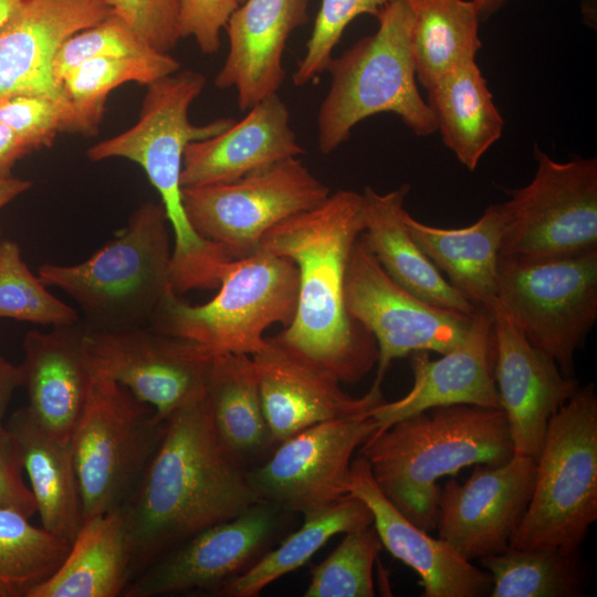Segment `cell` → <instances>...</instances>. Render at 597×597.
I'll use <instances>...</instances> for the list:
<instances>
[{
	"mask_svg": "<svg viewBox=\"0 0 597 597\" xmlns=\"http://www.w3.org/2000/svg\"><path fill=\"white\" fill-rule=\"evenodd\" d=\"M262 500L245 461L220 439L207 391L165 420L157 450L119 507L129 554V583L150 563L197 533Z\"/></svg>",
	"mask_w": 597,
	"mask_h": 597,
	"instance_id": "1",
	"label": "cell"
},
{
	"mask_svg": "<svg viewBox=\"0 0 597 597\" xmlns=\"http://www.w3.org/2000/svg\"><path fill=\"white\" fill-rule=\"evenodd\" d=\"M365 227L363 193L337 190L274 226L259 248L286 256L298 274L294 318L273 338L341 384L358 383L378 360L375 338L345 302L349 256Z\"/></svg>",
	"mask_w": 597,
	"mask_h": 597,
	"instance_id": "2",
	"label": "cell"
},
{
	"mask_svg": "<svg viewBox=\"0 0 597 597\" xmlns=\"http://www.w3.org/2000/svg\"><path fill=\"white\" fill-rule=\"evenodd\" d=\"M513 454L504 411L473 405L413 413L359 447L383 493L427 532L437 525L440 478L473 464L498 465Z\"/></svg>",
	"mask_w": 597,
	"mask_h": 597,
	"instance_id": "3",
	"label": "cell"
},
{
	"mask_svg": "<svg viewBox=\"0 0 597 597\" xmlns=\"http://www.w3.org/2000/svg\"><path fill=\"white\" fill-rule=\"evenodd\" d=\"M205 86V75L188 69L150 83L136 124L93 145L86 153L92 161L125 158L144 169L160 195L172 228L171 277L182 284L207 280L224 256L218 244L192 228L182 205L180 175L186 146L213 137L235 122L219 118L195 125L189 121V107Z\"/></svg>",
	"mask_w": 597,
	"mask_h": 597,
	"instance_id": "4",
	"label": "cell"
},
{
	"mask_svg": "<svg viewBox=\"0 0 597 597\" xmlns=\"http://www.w3.org/2000/svg\"><path fill=\"white\" fill-rule=\"evenodd\" d=\"M168 226L161 203H143L115 238L87 260L70 265L46 263L39 268L38 276L76 302L90 329L149 326L175 293Z\"/></svg>",
	"mask_w": 597,
	"mask_h": 597,
	"instance_id": "5",
	"label": "cell"
},
{
	"mask_svg": "<svg viewBox=\"0 0 597 597\" xmlns=\"http://www.w3.org/2000/svg\"><path fill=\"white\" fill-rule=\"evenodd\" d=\"M378 29L332 57L331 86L317 114V145L329 155L353 128L376 114L392 113L417 136L437 132L434 115L421 97L411 55L412 12L394 0L375 15Z\"/></svg>",
	"mask_w": 597,
	"mask_h": 597,
	"instance_id": "6",
	"label": "cell"
},
{
	"mask_svg": "<svg viewBox=\"0 0 597 597\" xmlns=\"http://www.w3.org/2000/svg\"><path fill=\"white\" fill-rule=\"evenodd\" d=\"M597 520V396L580 387L551 417L512 548L578 552Z\"/></svg>",
	"mask_w": 597,
	"mask_h": 597,
	"instance_id": "7",
	"label": "cell"
},
{
	"mask_svg": "<svg viewBox=\"0 0 597 597\" xmlns=\"http://www.w3.org/2000/svg\"><path fill=\"white\" fill-rule=\"evenodd\" d=\"M214 297L189 305L171 293L149 326L197 342L216 354L254 355L266 344L264 332L289 326L295 315L298 274L293 261L259 249L230 261Z\"/></svg>",
	"mask_w": 597,
	"mask_h": 597,
	"instance_id": "8",
	"label": "cell"
},
{
	"mask_svg": "<svg viewBox=\"0 0 597 597\" xmlns=\"http://www.w3.org/2000/svg\"><path fill=\"white\" fill-rule=\"evenodd\" d=\"M164 427L151 406L116 381L93 376L72 434L83 521L117 510L129 499Z\"/></svg>",
	"mask_w": 597,
	"mask_h": 597,
	"instance_id": "9",
	"label": "cell"
},
{
	"mask_svg": "<svg viewBox=\"0 0 597 597\" xmlns=\"http://www.w3.org/2000/svg\"><path fill=\"white\" fill-rule=\"evenodd\" d=\"M499 300L528 342L573 376L575 353L597 321V249L499 259Z\"/></svg>",
	"mask_w": 597,
	"mask_h": 597,
	"instance_id": "10",
	"label": "cell"
},
{
	"mask_svg": "<svg viewBox=\"0 0 597 597\" xmlns=\"http://www.w3.org/2000/svg\"><path fill=\"white\" fill-rule=\"evenodd\" d=\"M532 181L501 203L500 255L538 260L597 249V159L558 163L538 147Z\"/></svg>",
	"mask_w": 597,
	"mask_h": 597,
	"instance_id": "11",
	"label": "cell"
},
{
	"mask_svg": "<svg viewBox=\"0 0 597 597\" xmlns=\"http://www.w3.org/2000/svg\"><path fill=\"white\" fill-rule=\"evenodd\" d=\"M329 195L298 157H291L231 182L182 188V205L192 228L237 260L256 252L274 226Z\"/></svg>",
	"mask_w": 597,
	"mask_h": 597,
	"instance_id": "12",
	"label": "cell"
},
{
	"mask_svg": "<svg viewBox=\"0 0 597 597\" xmlns=\"http://www.w3.org/2000/svg\"><path fill=\"white\" fill-rule=\"evenodd\" d=\"M345 302L349 315L376 341L379 381L396 358L453 349L464 339L475 316L441 308L400 286L360 237L348 261Z\"/></svg>",
	"mask_w": 597,
	"mask_h": 597,
	"instance_id": "13",
	"label": "cell"
},
{
	"mask_svg": "<svg viewBox=\"0 0 597 597\" xmlns=\"http://www.w3.org/2000/svg\"><path fill=\"white\" fill-rule=\"evenodd\" d=\"M85 354L93 376L122 385L161 420L207 391L216 356L197 342L151 326L87 328Z\"/></svg>",
	"mask_w": 597,
	"mask_h": 597,
	"instance_id": "14",
	"label": "cell"
},
{
	"mask_svg": "<svg viewBox=\"0 0 597 597\" xmlns=\"http://www.w3.org/2000/svg\"><path fill=\"white\" fill-rule=\"evenodd\" d=\"M378 429L370 413L323 421L280 442L249 481L285 513L316 514L350 496L353 454Z\"/></svg>",
	"mask_w": 597,
	"mask_h": 597,
	"instance_id": "15",
	"label": "cell"
},
{
	"mask_svg": "<svg viewBox=\"0 0 597 597\" xmlns=\"http://www.w3.org/2000/svg\"><path fill=\"white\" fill-rule=\"evenodd\" d=\"M282 513L276 505L261 501L197 533L145 567L123 596L214 593L263 555L279 531Z\"/></svg>",
	"mask_w": 597,
	"mask_h": 597,
	"instance_id": "16",
	"label": "cell"
},
{
	"mask_svg": "<svg viewBox=\"0 0 597 597\" xmlns=\"http://www.w3.org/2000/svg\"><path fill=\"white\" fill-rule=\"evenodd\" d=\"M536 460L514 453L498 465L475 464L460 484L449 479L440 490L436 528L465 559L506 551L528 506Z\"/></svg>",
	"mask_w": 597,
	"mask_h": 597,
	"instance_id": "17",
	"label": "cell"
},
{
	"mask_svg": "<svg viewBox=\"0 0 597 597\" xmlns=\"http://www.w3.org/2000/svg\"><path fill=\"white\" fill-rule=\"evenodd\" d=\"M494 379L514 453L540 454L551 417L579 383L533 346L498 298L493 310Z\"/></svg>",
	"mask_w": 597,
	"mask_h": 597,
	"instance_id": "18",
	"label": "cell"
},
{
	"mask_svg": "<svg viewBox=\"0 0 597 597\" xmlns=\"http://www.w3.org/2000/svg\"><path fill=\"white\" fill-rule=\"evenodd\" d=\"M251 357L273 442L323 421L368 413L385 401L383 381L375 379L365 395L350 396L334 376L273 337H266L265 346Z\"/></svg>",
	"mask_w": 597,
	"mask_h": 597,
	"instance_id": "19",
	"label": "cell"
},
{
	"mask_svg": "<svg viewBox=\"0 0 597 597\" xmlns=\"http://www.w3.org/2000/svg\"><path fill=\"white\" fill-rule=\"evenodd\" d=\"M112 12L107 0H22L0 25V98L34 94L67 100L52 71L57 49Z\"/></svg>",
	"mask_w": 597,
	"mask_h": 597,
	"instance_id": "20",
	"label": "cell"
},
{
	"mask_svg": "<svg viewBox=\"0 0 597 597\" xmlns=\"http://www.w3.org/2000/svg\"><path fill=\"white\" fill-rule=\"evenodd\" d=\"M413 383L401 398L370 410L384 430L408 416L434 407L473 405L502 409L494 379L492 311L480 310L464 339L436 360L427 352L411 357Z\"/></svg>",
	"mask_w": 597,
	"mask_h": 597,
	"instance_id": "21",
	"label": "cell"
},
{
	"mask_svg": "<svg viewBox=\"0 0 597 597\" xmlns=\"http://www.w3.org/2000/svg\"><path fill=\"white\" fill-rule=\"evenodd\" d=\"M349 494L369 507L383 547L419 575L423 597L490 596V573L409 521L383 493L359 454L352 462Z\"/></svg>",
	"mask_w": 597,
	"mask_h": 597,
	"instance_id": "22",
	"label": "cell"
},
{
	"mask_svg": "<svg viewBox=\"0 0 597 597\" xmlns=\"http://www.w3.org/2000/svg\"><path fill=\"white\" fill-rule=\"evenodd\" d=\"M310 2L244 0L230 17L226 27L229 52L214 85L234 88L242 112L282 86L283 53L291 34L308 22Z\"/></svg>",
	"mask_w": 597,
	"mask_h": 597,
	"instance_id": "23",
	"label": "cell"
},
{
	"mask_svg": "<svg viewBox=\"0 0 597 597\" xmlns=\"http://www.w3.org/2000/svg\"><path fill=\"white\" fill-rule=\"evenodd\" d=\"M305 153L277 93L247 111L222 133L189 143L184 151L182 188L234 181L252 171Z\"/></svg>",
	"mask_w": 597,
	"mask_h": 597,
	"instance_id": "24",
	"label": "cell"
},
{
	"mask_svg": "<svg viewBox=\"0 0 597 597\" xmlns=\"http://www.w3.org/2000/svg\"><path fill=\"white\" fill-rule=\"evenodd\" d=\"M83 322L32 329L23 339L20 365L30 415L52 433L72 438L86 404L93 375L85 354Z\"/></svg>",
	"mask_w": 597,
	"mask_h": 597,
	"instance_id": "25",
	"label": "cell"
},
{
	"mask_svg": "<svg viewBox=\"0 0 597 597\" xmlns=\"http://www.w3.org/2000/svg\"><path fill=\"white\" fill-rule=\"evenodd\" d=\"M409 190V184L386 193L367 186L363 191L366 227L360 239L400 286L430 304L474 316L479 310L441 275L409 233L404 221Z\"/></svg>",
	"mask_w": 597,
	"mask_h": 597,
	"instance_id": "26",
	"label": "cell"
},
{
	"mask_svg": "<svg viewBox=\"0 0 597 597\" xmlns=\"http://www.w3.org/2000/svg\"><path fill=\"white\" fill-rule=\"evenodd\" d=\"M405 224L415 242L443 271L448 282L479 311H492L499 298V259L504 232L501 203L489 206L471 226H428L408 211Z\"/></svg>",
	"mask_w": 597,
	"mask_h": 597,
	"instance_id": "27",
	"label": "cell"
},
{
	"mask_svg": "<svg viewBox=\"0 0 597 597\" xmlns=\"http://www.w3.org/2000/svg\"><path fill=\"white\" fill-rule=\"evenodd\" d=\"M4 426L29 476L42 526L72 544L83 523L72 438L52 433L25 407Z\"/></svg>",
	"mask_w": 597,
	"mask_h": 597,
	"instance_id": "28",
	"label": "cell"
},
{
	"mask_svg": "<svg viewBox=\"0 0 597 597\" xmlns=\"http://www.w3.org/2000/svg\"><path fill=\"white\" fill-rule=\"evenodd\" d=\"M128 584V546L117 509L83 521L59 569L28 597H118Z\"/></svg>",
	"mask_w": 597,
	"mask_h": 597,
	"instance_id": "29",
	"label": "cell"
},
{
	"mask_svg": "<svg viewBox=\"0 0 597 597\" xmlns=\"http://www.w3.org/2000/svg\"><path fill=\"white\" fill-rule=\"evenodd\" d=\"M428 105L444 145L469 170L498 142L504 119L475 61L440 76L428 88Z\"/></svg>",
	"mask_w": 597,
	"mask_h": 597,
	"instance_id": "30",
	"label": "cell"
},
{
	"mask_svg": "<svg viewBox=\"0 0 597 597\" xmlns=\"http://www.w3.org/2000/svg\"><path fill=\"white\" fill-rule=\"evenodd\" d=\"M207 397L220 439L243 461L273 442L250 355L216 354Z\"/></svg>",
	"mask_w": 597,
	"mask_h": 597,
	"instance_id": "31",
	"label": "cell"
},
{
	"mask_svg": "<svg viewBox=\"0 0 597 597\" xmlns=\"http://www.w3.org/2000/svg\"><path fill=\"white\" fill-rule=\"evenodd\" d=\"M412 12L411 55L427 90L443 74L475 61L482 46L476 9L467 0H405Z\"/></svg>",
	"mask_w": 597,
	"mask_h": 597,
	"instance_id": "32",
	"label": "cell"
},
{
	"mask_svg": "<svg viewBox=\"0 0 597 597\" xmlns=\"http://www.w3.org/2000/svg\"><path fill=\"white\" fill-rule=\"evenodd\" d=\"M373 524L369 507L358 498L343 501L304 517L302 526L264 553L243 573L214 593L227 597H254L277 578L302 567L333 536Z\"/></svg>",
	"mask_w": 597,
	"mask_h": 597,
	"instance_id": "33",
	"label": "cell"
},
{
	"mask_svg": "<svg viewBox=\"0 0 597 597\" xmlns=\"http://www.w3.org/2000/svg\"><path fill=\"white\" fill-rule=\"evenodd\" d=\"M480 561L492 578L491 597H578L584 593L578 552L509 547Z\"/></svg>",
	"mask_w": 597,
	"mask_h": 597,
	"instance_id": "34",
	"label": "cell"
},
{
	"mask_svg": "<svg viewBox=\"0 0 597 597\" xmlns=\"http://www.w3.org/2000/svg\"><path fill=\"white\" fill-rule=\"evenodd\" d=\"M70 547L22 513L0 509V597H28L59 569Z\"/></svg>",
	"mask_w": 597,
	"mask_h": 597,
	"instance_id": "35",
	"label": "cell"
},
{
	"mask_svg": "<svg viewBox=\"0 0 597 597\" xmlns=\"http://www.w3.org/2000/svg\"><path fill=\"white\" fill-rule=\"evenodd\" d=\"M180 70L169 53L153 52L142 56H107L88 60L70 70L60 85L93 134L103 118L108 94L116 87L135 82L149 85Z\"/></svg>",
	"mask_w": 597,
	"mask_h": 597,
	"instance_id": "36",
	"label": "cell"
},
{
	"mask_svg": "<svg viewBox=\"0 0 597 597\" xmlns=\"http://www.w3.org/2000/svg\"><path fill=\"white\" fill-rule=\"evenodd\" d=\"M21 256L19 245L2 241L0 247V318L41 325L78 323V313L54 296Z\"/></svg>",
	"mask_w": 597,
	"mask_h": 597,
	"instance_id": "37",
	"label": "cell"
},
{
	"mask_svg": "<svg viewBox=\"0 0 597 597\" xmlns=\"http://www.w3.org/2000/svg\"><path fill=\"white\" fill-rule=\"evenodd\" d=\"M383 549L374 525L345 533L336 548L312 570L304 597H374L373 568Z\"/></svg>",
	"mask_w": 597,
	"mask_h": 597,
	"instance_id": "38",
	"label": "cell"
},
{
	"mask_svg": "<svg viewBox=\"0 0 597 597\" xmlns=\"http://www.w3.org/2000/svg\"><path fill=\"white\" fill-rule=\"evenodd\" d=\"M0 122L32 151L49 147L61 132L93 135L69 100L14 94L0 98Z\"/></svg>",
	"mask_w": 597,
	"mask_h": 597,
	"instance_id": "39",
	"label": "cell"
},
{
	"mask_svg": "<svg viewBox=\"0 0 597 597\" xmlns=\"http://www.w3.org/2000/svg\"><path fill=\"white\" fill-rule=\"evenodd\" d=\"M153 52L156 50L121 17L112 12L100 23L71 35L60 45L52 63L53 76L61 86L62 77L70 70L88 60L124 55L142 56Z\"/></svg>",
	"mask_w": 597,
	"mask_h": 597,
	"instance_id": "40",
	"label": "cell"
},
{
	"mask_svg": "<svg viewBox=\"0 0 597 597\" xmlns=\"http://www.w3.org/2000/svg\"><path fill=\"white\" fill-rule=\"evenodd\" d=\"M391 1L394 0H322L305 53L292 74L294 85H306L327 70L333 50L355 18L362 14L375 17Z\"/></svg>",
	"mask_w": 597,
	"mask_h": 597,
	"instance_id": "41",
	"label": "cell"
},
{
	"mask_svg": "<svg viewBox=\"0 0 597 597\" xmlns=\"http://www.w3.org/2000/svg\"><path fill=\"white\" fill-rule=\"evenodd\" d=\"M121 17L153 49L168 53L181 39L178 0H107Z\"/></svg>",
	"mask_w": 597,
	"mask_h": 597,
	"instance_id": "42",
	"label": "cell"
},
{
	"mask_svg": "<svg viewBox=\"0 0 597 597\" xmlns=\"http://www.w3.org/2000/svg\"><path fill=\"white\" fill-rule=\"evenodd\" d=\"M240 0H178L180 38L192 36L203 54H213L221 48V31Z\"/></svg>",
	"mask_w": 597,
	"mask_h": 597,
	"instance_id": "43",
	"label": "cell"
},
{
	"mask_svg": "<svg viewBox=\"0 0 597 597\" xmlns=\"http://www.w3.org/2000/svg\"><path fill=\"white\" fill-rule=\"evenodd\" d=\"M22 464L7 430L0 434V509L15 510L31 519L36 503L31 489L22 479Z\"/></svg>",
	"mask_w": 597,
	"mask_h": 597,
	"instance_id": "44",
	"label": "cell"
},
{
	"mask_svg": "<svg viewBox=\"0 0 597 597\" xmlns=\"http://www.w3.org/2000/svg\"><path fill=\"white\" fill-rule=\"evenodd\" d=\"M22 383L21 366H15L0 356V434L7 432L3 417L14 390L22 386Z\"/></svg>",
	"mask_w": 597,
	"mask_h": 597,
	"instance_id": "45",
	"label": "cell"
},
{
	"mask_svg": "<svg viewBox=\"0 0 597 597\" xmlns=\"http://www.w3.org/2000/svg\"><path fill=\"white\" fill-rule=\"evenodd\" d=\"M30 150L15 134L0 122V177L11 176V169Z\"/></svg>",
	"mask_w": 597,
	"mask_h": 597,
	"instance_id": "46",
	"label": "cell"
},
{
	"mask_svg": "<svg viewBox=\"0 0 597 597\" xmlns=\"http://www.w3.org/2000/svg\"><path fill=\"white\" fill-rule=\"evenodd\" d=\"M32 186L30 180L12 176L0 177V209L27 191Z\"/></svg>",
	"mask_w": 597,
	"mask_h": 597,
	"instance_id": "47",
	"label": "cell"
},
{
	"mask_svg": "<svg viewBox=\"0 0 597 597\" xmlns=\"http://www.w3.org/2000/svg\"><path fill=\"white\" fill-rule=\"evenodd\" d=\"M480 21L489 19L496 13L507 0H472Z\"/></svg>",
	"mask_w": 597,
	"mask_h": 597,
	"instance_id": "48",
	"label": "cell"
},
{
	"mask_svg": "<svg viewBox=\"0 0 597 597\" xmlns=\"http://www.w3.org/2000/svg\"><path fill=\"white\" fill-rule=\"evenodd\" d=\"M22 0H0V25L10 17Z\"/></svg>",
	"mask_w": 597,
	"mask_h": 597,
	"instance_id": "49",
	"label": "cell"
},
{
	"mask_svg": "<svg viewBox=\"0 0 597 597\" xmlns=\"http://www.w3.org/2000/svg\"><path fill=\"white\" fill-rule=\"evenodd\" d=\"M1 242H2V240H1V234H0V247H1Z\"/></svg>",
	"mask_w": 597,
	"mask_h": 597,
	"instance_id": "50",
	"label": "cell"
},
{
	"mask_svg": "<svg viewBox=\"0 0 597 597\" xmlns=\"http://www.w3.org/2000/svg\"><path fill=\"white\" fill-rule=\"evenodd\" d=\"M244 0H240V2L242 3Z\"/></svg>",
	"mask_w": 597,
	"mask_h": 597,
	"instance_id": "51",
	"label": "cell"
}]
</instances>
